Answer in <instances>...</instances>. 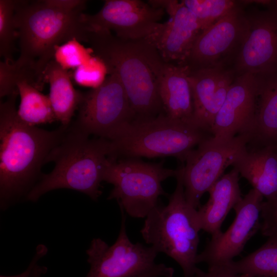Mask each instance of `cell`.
<instances>
[{"mask_svg":"<svg viewBox=\"0 0 277 277\" xmlns=\"http://www.w3.org/2000/svg\"><path fill=\"white\" fill-rule=\"evenodd\" d=\"M18 92L0 105V206L2 210L25 199L43 175L42 166L69 126L46 130L23 123L15 101Z\"/></svg>","mask_w":277,"mask_h":277,"instance_id":"cell-1","label":"cell"},{"mask_svg":"<svg viewBox=\"0 0 277 277\" xmlns=\"http://www.w3.org/2000/svg\"><path fill=\"white\" fill-rule=\"evenodd\" d=\"M83 11L59 9L44 0L16 1L14 25L20 53L14 63L38 89L46 83L44 72L57 47L73 39L87 42L89 29Z\"/></svg>","mask_w":277,"mask_h":277,"instance_id":"cell-2","label":"cell"},{"mask_svg":"<svg viewBox=\"0 0 277 277\" xmlns=\"http://www.w3.org/2000/svg\"><path fill=\"white\" fill-rule=\"evenodd\" d=\"M109 74H115L126 92L135 119L161 114L157 74L164 63L146 38L125 40L111 31L91 30L87 42Z\"/></svg>","mask_w":277,"mask_h":277,"instance_id":"cell-3","label":"cell"},{"mask_svg":"<svg viewBox=\"0 0 277 277\" xmlns=\"http://www.w3.org/2000/svg\"><path fill=\"white\" fill-rule=\"evenodd\" d=\"M109 154L107 139L90 138L70 124L61 142L46 160V163L54 162V168L43 174L25 200L35 202L49 191L64 188L77 191L97 201L102 194L101 184Z\"/></svg>","mask_w":277,"mask_h":277,"instance_id":"cell-4","label":"cell"},{"mask_svg":"<svg viewBox=\"0 0 277 277\" xmlns=\"http://www.w3.org/2000/svg\"><path fill=\"white\" fill-rule=\"evenodd\" d=\"M183 166L177 168L176 185L167 205L154 207L147 215L141 233L159 253L175 261L184 277H194L201 230L197 210L187 202L183 181Z\"/></svg>","mask_w":277,"mask_h":277,"instance_id":"cell-5","label":"cell"},{"mask_svg":"<svg viewBox=\"0 0 277 277\" xmlns=\"http://www.w3.org/2000/svg\"><path fill=\"white\" fill-rule=\"evenodd\" d=\"M199 128L173 120L165 114L135 119L111 138L109 157L153 158L173 156L185 162L188 154L209 137Z\"/></svg>","mask_w":277,"mask_h":277,"instance_id":"cell-6","label":"cell"},{"mask_svg":"<svg viewBox=\"0 0 277 277\" xmlns=\"http://www.w3.org/2000/svg\"><path fill=\"white\" fill-rule=\"evenodd\" d=\"M177 169L164 166L163 162L150 163L136 158L109 157L103 181L113 187L107 199L115 200L120 207L133 217H146L166 195L162 183L175 177Z\"/></svg>","mask_w":277,"mask_h":277,"instance_id":"cell-7","label":"cell"},{"mask_svg":"<svg viewBox=\"0 0 277 277\" xmlns=\"http://www.w3.org/2000/svg\"><path fill=\"white\" fill-rule=\"evenodd\" d=\"M120 208L121 225L114 243L109 245L101 239L94 238L86 250L90 266L86 277H172V267L155 263L159 253L154 247L130 240L125 212Z\"/></svg>","mask_w":277,"mask_h":277,"instance_id":"cell-8","label":"cell"},{"mask_svg":"<svg viewBox=\"0 0 277 277\" xmlns=\"http://www.w3.org/2000/svg\"><path fill=\"white\" fill-rule=\"evenodd\" d=\"M250 138L248 133L225 141L209 136L188 154L183 166V181L185 198L189 205L196 209L200 207L203 195L246 148Z\"/></svg>","mask_w":277,"mask_h":277,"instance_id":"cell-9","label":"cell"},{"mask_svg":"<svg viewBox=\"0 0 277 277\" xmlns=\"http://www.w3.org/2000/svg\"><path fill=\"white\" fill-rule=\"evenodd\" d=\"M72 125L84 133L109 140L134 120L125 90L110 74L97 87L83 93Z\"/></svg>","mask_w":277,"mask_h":277,"instance_id":"cell-10","label":"cell"},{"mask_svg":"<svg viewBox=\"0 0 277 277\" xmlns=\"http://www.w3.org/2000/svg\"><path fill=\"white\" fill-rule=\"evenodd\" d=\"M165 10L141 0H107L94 14H83L91 30L113 31L125 40L146 38L160 27Z\"/></svg>","mask_w":277,"mask_h":277,"instance_id":"cell-11","label":"cell"},{"mask_svg":"<svg viewBox=\"0 0 277 277\" xmlns=\"http://www.w3.org/2000/svg\"><path fill=\"white\" fill-rule=\"evenodd\" d=\"M264 197L252 188L235 205V217L224 232L211 236L204 250L197 254L196 262L205 263L208 269L220 267L232 261L246 243L260 229L259 219Z\"/></svg>","mask_w":277,"mask_h":277,"instance_id":"cell-12","label":"cell"},{"mask_svg":"<svg viewBox=\"0 0 277 277\" xmlns=\"http://www.w3.org/2000/svg\"><path fill=\"white\" fill-rule=\"evenodd\" d=\"M151 5L163 9L169 19L146 38L156 49L163 61L186 65L193 44L202 31L193 14L182 1H148Z\"/></svg>","mask_w":277,"mask_h":277,"instance_id":"cell-13","label":"cell"},{"mask_svg":"<svg viewBox=\"0 0 277 277\" xmlns=\"http://www.w3.org/2000/svg\"><path fill=\"white\" fill-rule=\"evenodd\" d=\"M247 18L236 7L196 38L186 65L191 70L223 65L224 58L240 50L248 31Z\"/></svg>","mask_w":277,"mask_h":277,"instance_id":"cell-14","label":"cell"},{"mask_svg":"<svg viewBox=\"0 0 277 277\" xmlns=\"http://www.w3.org/2000/svg\"><path fill=\"white\" fill-rule=\"evenodd\" d=\"M247 18L248 31L236 56V72L261 76L277 73V14L268 9Z\"/></svg>","mask_w":277,"mask_h":277,"instance_id":"cell-15","label":"cell"},{"mask_svg":"<svg viewBox=\"0 0 277 277\" xmlns=\"http://www.w3.org/2000/svg\"><path fill=\"white\" fill-rule=\"evenodd\" d=\"M261 76L246 73L236 77L218 112L211 133L217 140H228L248 133L256 114Z\"/></svg>","mask_w":277,"mask_h":277,"instance_id":"cell-16","label":"cell"},{"mask_svg":"<svg viewBox=\"0 0 277 277\" xmlns=\"http://www.w3.org/2000/svg\"><path fill=\"white\" fill-rule=\"evenodd\" d=\"M234 79V72L223 65L190 70L189 81L196 127L211 133L215 117Z\"/></svg>","mask_w":277,"mask_h":277,"instance_id":"cell-17","label":"cell"},{"mask_svg":"<svg viewBox=\"0 0 277 277\" xmlns=\"http://www.w3.org/2000/svg\"><path fill=\"white\" fill-rule=\"evenodd\" d=\"M190 72V68L187 65L164 62L157 74V88L165 114L173 120L196 127L189 81Z\"/></svg>","mask_w":277,"mask_h":277,"instance_id":"cell-18","label":"cell"},{"mask_svg":"<svg viewBox=\"0 0 277 277\" xmlns=\"http://www.w3.org/2000/svg\"><path fill=\"white\" fill-rule=\"evenodd\" d=\"M231 166L266 200L277 195V145L247 146Z\"/></svg>","mask_w":277,"mask_h":277,"instance_id":"cell-19","label":"cell"},{"mask_svg":"<svg viewBox=\"0 0 277 277\" xmlns=\"http://www.w3.org/2000/svg\"><path fill=\"white\" fill-rule=\"evenodd\" d=\"M239 181V173L233 168L212 186L208 191V201L197 210L201 230L211 236L222 231L221 227L227 215L242 199Z\"/></svg>","mask_w":277,"mask_h":277,"instance_id":"cell-20","label":"cell"},{"mask_svg":"<svg viewBox=\"0 0 277 277\" xmlns=\"http://www.w3.org/2000/svg\"><path fill=\"white\" fill-rule=\"evenodd\" d=\"M249 147L277 145V73L261 76Z\"/></svg>","mask_w":277,"mask_h":277,"instance_id":"cell-21","label":"cell"},{"mask_svg":"<svg viewBox=\"0 0 277 277\" xmlns=\"http://www.w3.org/2000/svg\"><path fill=\"white\" fill-rule=\"evenodd\" d=\"M44 75L46 83L50 86L49 97L56 121L63 126H69L78 107L82 93L74 89L68 71L54 60L48 64Z\"/></svg>","mask_w":277,"mask_h":277,"instance_id":"cell-22","label":"cell"},{"mask_svg":"<svg viewBox=\"0 0 277 277\" xmlns=\"http://www.w3.org/2000/svg\"><path fill=\"white\" fill-rule=\"evenodd\" d=\"M261 247L237 261L233 260L220 267L208 269L253 277H277V235L268 237Z\"/></svg>","mask_w":277,"mask_h":277,"instance_id":"cell-23","label":"cell"},{"mask_svg":"<svg viewBox=\"0 0 277 277\" xmlns=\"http://www.w3.org/2000/svg\"><path fill=\"white\" fill-rule=\"evenodd\" d=\"M17 88L21 99L17 113L23 123L36 126L56 121L49 95L25 80L17 82Z\"/></svg>","mask_w":277,"mask_h":277,"instance_id":"cell-24","label":"cell"},{"mask_svg":"<svg viewBox=\"0 0 277 277\" xmlns=\"http://www.w3.org/2000/svg\"><path fill=\"white\" fill-rule=\"evenodd\" d=\"M196 17L201 30H204L238 7L230 0H182Z\"/></svg>","mask_w":277,"mask_h":277,"instance_id":"cell-25","label":"cell"},{"mask_svg":"<svg viewBox=\"0 0 277 277\" xmlns=\"http://www.w3.org/2000/svg\"><path fill=\"white\" fill-rule=\"evenodd\" d=\"M16 1L0 0V55L6 62H13L15 42L17 39L14 25Z\"/></svg>","mask_w":277,"mask_h":277,"instance_id":"cell-26","label":"cell"},{"mask_svg":"<svg viewBox=\"0 0 277 277\" xmlns=\"http://www.w3.org/2000/svg\"><path fill=\"white\" fill-rule=\"evenodd\" d=\"M80 42L73 39L57 47L53 60L66 70L76 69L90 58L89 50Z\"/></svg>","mask_w":277,"mask_h":277,"instance_id":"cell-27","label":"cell"},{"mask_svg":"<svg viewBox=\"0 0 277 277\" xmlns=\"http://www.w3.org/2000/svg\"><path fill=\"white\" fill-rule=\"evenodd\" d=\"M103 63L96 57H90L85 63L75 69L73 77L81 86L95 88L99 86L105 78L101 68Z\"/></svg>","mask_w":277,"mask_h":277,"instance_id":"cell-28","label":"cell"},{"mask_svg":"<svg viewBox=\"0 0 277 277\" xmlns=\"http://www.w3.org/2000/svg\"><path fill=\"white\" fill-rule=\"evenodd\" d=\"M261 217L262 234L267 237L277 235V195L263 202Z\"/></svg>","mask_w":277,"mask_h":277,"instance_id":"cell-29","label":"cell"},{"mask_svg":"<svg viewBox=\"0 0 277 277\" xmlns=\"http://www.w3.org/2000/svg\"><path fill=\"white\" fill-rule=\"evenodd\" d=\"M14 62H0V97L8 96L17 92L18 75Z\"/></svg>","mask_w":277,"mask_h":277,"instance_id":"cell-30","label":"cell"},{"mask_svg":"<svg viewBox=\"0 0 277 277\" xmlns=\"http://www.w3.org/2000/svg\"><path fill=\"white\" fill-rule=\"evenodd\" d=\"M48 5L67 11H83L86 1L83 0H44Z\"/></svg>","mask_w":277,"mask_h":277,"instance_id":"cell-31","label":"cell"},{"mask_svg":"<svg viewBox=\"0 0 277 277\" xmlns=\"http://www.w3.org/2000/svg\"><path fill=\"white\" fill-rule=\"evenodd\" d=\"M48 249L43 244L38 245L35 250V253L32 258L30 264L27 268L23 272L19 274L5 276L1 275L0 277H32V273L35 266L37 264V262L47 253Z\"/></svg>","mask_w":277,"mask_h":277,"instance_id":"cell-32","label":"cell"},{"mask_svg":"<svg viewBox=\"0 0 277 277\" xmlns=\"http://www.w3.org/2000/svg\"><path fill=\"white\" fill-rule=\"evenodd\" d=\"M194 277H253L250 275L245 274H234L221 272L216 271H204L203 270L196 268Z\"/></svg>","mask_w":277,"mask_h":277,"instance_id":"cell-33","label":"cell"},{"mask_svg":"<svg viewBox=\"0 0 277 277\" xmlns=\"http://www.w3.org/2000/svg\"><path fill=\"white\" fill-rule=\"evenodd\" d=\"M47 269L45 266H41L37 264L33 270L32 277H42L47 272Z\"/></svg>","mask_w":277,"mask_h":277,"instance_id":"cell-34","label":"cell"},{"mask_svg":"<svg viewBox=\"0 0 277 277\" xmlns=\"http://www.w3.org/2000/svg\"><path fill=\"white\" fill-rule=\"evenodd\" d=\"M266 6L268 9L271 10L277 14V0L268 1Z\"/></svg>","mask_w":277,"mask_h":277,"instance_id":"cell-35","label":"cell"},{"mask_svg":"<svg viewBox=\"0 0 277 277\" xmlns=\"http://www.w3.org/2000/svg\"><path fill=\"white\" fill-rule=\"evenodd\" d=\"M147 277H157V276H147Z\"/></svg>","mask_w":277,"mask_h":277,"instance_id":"cell-36","label":"cell"}]
</instances>
